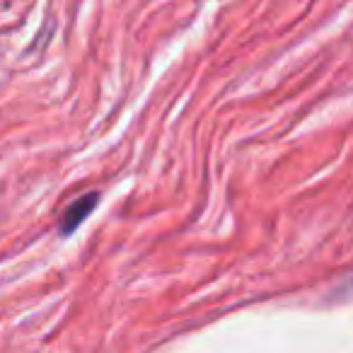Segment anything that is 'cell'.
<instances>
[{
	"label": "cell",
	"instance_id": "1",
	"mask_svg": "<svg viewBox=\"0 0 353 353\" xmlns=\"http://www.w3.org/2000/svg\"><path fill=\"white\" fill-rule=\"evenodd\" d=\"M97 203V194H90V196H83L63 213V223H61V235H70L75 228L83 223V218H88V213L94 208Z\"/></svg>",
	"mask_w": 353,
	"mask_h": 353
}]
</instances>
